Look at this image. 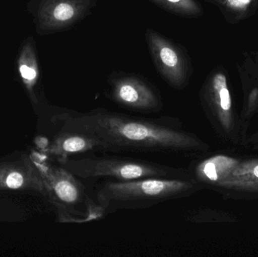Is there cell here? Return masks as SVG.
Masks as SVG:
<instances>
[{
  "label": "cell",
  "mask_w": 258,
  "mask_h": 257,
  "mask_svg": "<svg viewBox=\"0 0 258 257\" xmlns=\"http://www.w3.org/2000/svg\"><path fill=\"white\" fill-rule=\"evenodd\" d=\"M62 130L98 141L104 152L205 153L210 146L194 133L165 121L135 117L105 109L65 113L56 117Z\"/></svg>",
  "instance_id": "cell-1"
},
{
  "label": "cell",
  "mask_w": 258,
  "mask_h": 257,
  "mask_svg": "<svg viewBox=\"0 0 258 257\" xmlns=\"http://www.w3.org/2000/svg\"><path fill=\"white\" fill-rule=\"evenodd\" d=\"M203 190V186L192 176L104 181L95 187L94 198L107 215L120 210L146 209L168 201L189 197Z\"/></svg>",
  "instance_id": "cell-2"
},
{
  "label": "cell",
  "mask_w": 258,
  "mask_h": 257,
  "mask_svg": "<svg viewBox=\"0 0 258 257\" xmlns=\"http://www.w3.org/2000/svg\"><path fill=\"white\" fill-rule=\"evenodd\" d=\"M188 170L223 199H258V157L215 153L192 161Z\"/></svg>",
  "instance_id": "cell-3"
},
{
  "label": "cell",
  "mask_w": 258,
  "mask_h": 257,
  "mask_svg": "<svg viewBox=\"0 0 258 257\" xmlns=\"http://www.w3.org/2000/svg\"><path fill=\"white\" fill-rule=\"evenodd\" d=\"M62 166L80 180L129 181L150 178L192 176L188 169L177 168L128 157L88 156L67 158Z\"/></svg>",
  "instance_id": "cell-4"
},
{
  "label": "cell",
  "mask_w": 258,
  "mask_h": 257,
  "mask_svg": "<svg viewBox=\"0 0 258 257\" xmlns=\"http://www.w3.org/2000/svg\"><path fill=\"white\" fill-rule=\"evenodd\" d=\"M48 196L63 223H85L105 215L102 207L91 197L80 179L64 167H45L41 172Z\"/></svg>",
  "instance_id": "cell-5"
},
{
  "label": "cell",
  "mask_w": 258,
  "mask_h": 257,
  "mask_svg": "<svg viewBox=\"0 0 258 257\" xmlns=\"http://www.w3.org/2000/svg\"><path fill=\"white\" fill-rule=\"evenodd\" d=\"M206 117L213 129L224 141L245 147L240 115L233 107L227 79L223 74H217L212 89L204 104Z\"/></svg>",
  "instance_id": "cell-6"
},
{
  "label": "cell",
  "mask_w": 258,
  "mask_h": 257,
  "mask_svg": "<svg viewBox=\"0 0 258 257\" xmlns=\"http://www.w3.org/2000/svg\"><path fill=\"white\" fill-rule=\"evenodd\" d=\"M111 96L116 104L136 111H159L162 107L156 92L142 80L135 77L115 80Z\"/></svg>",
  "instance_id": "cell-7"
},
{
  "label": "cell",
  "mask_w": 258,
  "mask_h": 257,
  "mask_svg": "<svg viewBox=\"0 0 258 257\" xmlns=\"http://www.w3.org/2000/svg\"><path fill=\"white\" fill-rule=\"evenodd\" d=\"M155 63L171 85L180 89L185 80L184 60L179 50L169 41L152 30L147 32Z\"/></svg>",
  "instance_id": "cell-8"
},
{
  "label": "cell",
  "mask_w": 258,
  "mask_h": 257,
  "mask_svg": "<svg viewBox=\"0 0 258 257\" xmlns=\"http://www.w3.org/2000/svg\"><path fill=\"white\" fill-rule=\"evenodd\" d=\"M92 0H43L38 11L43 30L64 28L80 20L90 7Z\"/></svg>",
  "instance_id": "cell-9"
},
{
  "label": "cell",
  "mask_w": 258,
  "mask_h": 257,
  "mask_svg": "<svg viewBox=\"0 0 258 257\" xmlns=\"http://www.w3.org/2000/svg\"><path fill=\"white\" fill-rule=\"evenodd\" d=\"M0 190H33L48 196L42 174L27 161L0 164Z\"/></svg>",
  "instance_id": "cell-10"
},
{
  "label": "cell",
  "mask_w": 258,
  "mask_h": 257,
  "mask_svg": "<svg viewBox=\"0 0 258 257\" xmlns=\"http://www.w3.org/2000/svg\"><path fill=\"white\" fill-rule=\"evenodd\" d=\"M48 151L50 153L60 157V161H63L69 158L70 155L103 151V148L98 141L88 136L62 130V132L56 137Z\"/></svg>",
  "instance_id": "cell-11"
},
{
  "label": "cell",
  "mask_w": 258,
  "mask_h": 257,
  "mask_svg": "<svg viewBox=\"0 0 258 257\" xmlns=\"http://www.w3.org/2000/svg\"><path fill=\"white\" fill-rule=\"evenodd\" d=\"M18 69L27 90L33 93V87L39 78V66L36 54L30 42L26 44L21 51L18 59Z\"/></svg>",
  "instance_id": "cell-12"
},
{
  "label": "cell",
  "mask_w": 258,
  "mask_h": 257,
  "mask_svg": "<svg viewBox=\"0 0 258 257\" xmlns=\"http://www.w3.org/2000/svg\"><path fill=\"white\" fill-rule=\"evenodd\" d=\"M190 222L197 223H235L237 219L234 216L218 211V210L204 209L196 211L189 216Z\"/></svg>",
  "instance_id": "cell-13"
},
{
  "label": "cell",
  "mask_w": 258,
  "mask_h": 257,
  "mask_svg": "<svg viewBox=\"0 0 258 257\" xmlns=\"http://www.w3.org/2000/svg\"><path fill=\"white\" fill-rule=\"evenodd\" d=\"M165 9L182 15H189L197 11V7L194 0H150Z\"/></svg>",
  "instance_id": "cell-14"
},
{
  "label": "cell",
  "mask_w": 258,
  "mask_h": 257,
  "mask_svg": "<svg viewBox=\"0 0 258 257\" xmlns=\"http://www.w3.org/2000/svg\"><path fill=\"white\" fill-rule=\"evenodd\" d=\"M247 117L249 120L252 122L255 119H258V100H254V101H251L249 105H248V109H247ZM258 145V128L253 132L250 133L248 134V139L246 141V146L245 148H253L255 147Z\"/></svg>",
  "instance_id": "cell-15"
},
{
  "label": "cell",
  "mask_w": 258,
  "mask_h": 257,
  "mask_svg": "<svg viewBox=\"0 0 258 257\" xmlns=\"http://www.w3.org/2000/svg\"><path fill=\"white\" fill-rule=\"evenodd\" d=\"M235 1L237 2L241 5H246L249 3L250 0H235Z\"/></svg>",
  "instance_id": "cell-16"
},
{
  "label": "cell",
  "mask_w": 258,
  "mask_h": 257,
  "mask_svg": "<svg viewBox=\"0 0 258 257\" xmlns=\"http://www.w3.org/2000/svg\"><path fill=\"white\" fill-rule=\"evenodd\" d=\"M252 149H258V145L257 146H256L255 147L253 148Z\"/></svg>",
  "instance_id": "cell-17"
}]
</instances>
